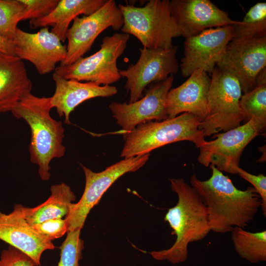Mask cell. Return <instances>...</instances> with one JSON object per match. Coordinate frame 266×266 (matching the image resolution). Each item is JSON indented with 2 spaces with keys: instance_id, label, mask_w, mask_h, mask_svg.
I'll use <instances>...</instances> for the list:
<instances>
[{
  "instance_id": "cell-1",
  "label": "cell",
  "mask_w": 266,
  "mask_h": 266,
  "mask_svg": "<svg viewBox=\"0 0 266 266\" xmlns=\"http://www.w3.org/2000/svg\"><path fill=\"white\" fill-rule=\"evenodd\" d=\"M209 166L212 174L208 179L200 180L194 174L190 183L206 208L211 231L224 233L235 227L244 229L261 207V197L253 187L238 189L222 171Z\"/></svg>"
},
{
  "instance_id": "cell-2",
  "label": "cell",
  "mask_w": 266,
  "mask_h": 266,
  "mask_svg": "<svg viewBox=\"0 0 266 266\" xmlns=\"http://www.w3.org/2000/svg\"><path fill=\"white\" fill-rule=\"evenodd\" d=\"M52 108L51 97H39L30 92L11 112L17 119L24 120L30 127V160L38 166V173L43 181L50 179L52 160L62 158L66 152L63 124L51 117Z\"/></svg>"
},
{
  "instance_id": "cell-3",
  "label": "cell",
  "mask_w": 266,
  "mask_h": 266,
  "mask_svg": "<svg viewBox=\"0 0 266 266\" xmlns=\"http://www.w3.org/2000/svg\"><path fill=\"white\" fill-rule=\"evenodd\" d=\"M169 181L178 201L168 210L164 220L169 224L176 240L169 248L150 254L157 260H167L174 265L186 261L189 244L203 239L211 230L206 208L194 189L182 178Z\"/></svg>"
},
{
  "instance_id": "cell-4",
  "label": "cell",
  "mask_w": 266,
  "mask_h": 266,
  "mask_svg": "<svg viewBox=\"0 0 266 266\" xmlns=\"http://www.w3.org/2000/svg\"><path fill=\"white\" fill-rule=\"evenodd\" d=\"M200 122L193 114L183 113L171 119L149 121L137 125L124 134L125 143L121 157L129 158L141 156L164 145L189 141L200 148L205 141Z\"/></svg>"
},
{
  "instance_id": "cell-5",
  "label": "cell",
  "mask_w": 266,
  "mask_h": 266,
  "mask_svg": "<svg viewBox=\"0 0 266 266\" xmlns=\"http://www.w3.org/2000/svg\"><path fill=\"white\" fill-rule=\"evenodd\" d=\"M118 5L124 19L122 32L135 36L143 48L169 49L173 38L181 36L169 0H150L141 7Z\"/></svg>"
},
{
  "instance_id": "cell-6",
  "label": "cell",
  "mask_w": 266,
  "mask_h": 266,
  "mask_svg": "<svg viewBox=\"0 0 266 266\" xmlns=\"http://www.w3.org/2000/svg\"><path fill=\"white\" fill-rule=\"evenodd\" d=\"M211 73L207 96L208 113L199 125L204 137L234 129L243 121L239 105L242 89L238 79L218 67Z\"/></svg>"
},
{
  "instance_id": "cell-7",
  "label": "cell",
  "mask_w": 266,
  "mask_h": 266,
  "mask_svg": "<svg viewBox=\"0 0 266 266\" xmlns=\"http://www.w3.org/2000/svg\"><path fill=\"white\" fill-rule=\"evenodd\" d=\"M130 36L115 33L102 40L100 49L87 57H81L67 66H59L55 72L66 79L110 85L121 78L117 61L125 51Z\"/></svg>"
},
{
  "instance_id": "cell-8",
  "label": "cell",
  "mask_w": 266,
  "mask_h": 266,
  "mask_svg": "<svg viewBox=\"0 0 266 266\" xmlns=\"http://www.w3.org/2000/svg\"><path fill=\"white\" fill-rule=\"evenodd\" d=\"M150 154L125 158L95 172L81 164L85 177L83 195L76 203H72L65 217L67 232L81 230L91 210L99 202L101 197L110 186L124 174L136 171L148 161Z\"/></svg>"
},
{
  "instance_id": "cell-9",
  "label": "cell",
  "mask_w": 266,
  "mask_h": 266,
  "mask_svg": "<svg viewBox=\"0 0 266 266\" xmlns=\"http://www.w3.org/2000/svg\"><path fill=\"white\" fill-rule=\"evenodd\" d=\"M264 131L253 120L214 135L215 139L199 148L198 162L206 167L214 165L221 171L237 174L241 154L246 146Z\"/></svg>"
},
{
  "instance_id": "cell-10",
  "label": "cell",
  "mask_w": 266,
  "mask_h": 266,
  "mask_svg": "<svg viewBox=\"0 0 266 266\" xmlns=\"http://www.w3.org/2000/svg\"><path fill=\"white\" fill-rule=\"evenodd\" d=\"M124 24L122 13L114 0L105 3L93 13L77 17L66 33V56L60 66L72 64L88 52L98 35L111 27L121 30Z\"/></svg>"
},
{
  "instance_id": "cell-11",
  "label": "cell",
  "mask_w": 266,
  "mask_h": 266,
  "mask_svg": "<svg viewBox=\"0 0 266 266\" xmlns=\"http://www.w3.org/2000/svg\"><path fill=\"white\" fill-rule=\"evenodd\" d=\"M178 49L177 46L169 49L140 48L137 62L125 69L119 70L121 77L127 79L125 88L130 93L129 103L139 100L150 84L161 82L177 73Z\"/></svg>"
},
{
  "instance_id": "cell-12",
  "label": "cell",
  "mask_w": 266,
  "mask_h": 266,
  "mask_svg": "<svg viewBox=\"0 0 266 266\" xmlns=\"http://www.w3.org/2000/svg\"><path fill=\"white\" fill-rule=\"evenodd\" d=\"M234 36L233 26L229 25L208 29L185 38L180 65L183 76L189 77L199 69L211 73Z\"/></svg>"
},
{
  "instance_id": "cell-13",
  "label": "cell",
  "mask_w": 266,
  "mask_h": 266,
  "mask_svg": "<svg viewBox=\"0 0 266 266\" xmlns=\"http://www.w3.org/2000/svg\"><path fill=\"white\" fill-rule=\"evenodd\" d=\"M217 65L238 79L242 92H250L256 86L257 75L266 67V36L232 40Z\"/></svg>"
},
{
  "instance_id": "cell-14",
  "label": "cell",
  "mask_w": 266,
  "mask_h": 266,
  "mask_svg": "<svg viewBox=\"0 0 266 266\" xmlns=\"http://www.w3.org/2000/svg\"><path fill=\"white\" fill-rule=\"evenodd\" d=\"M173 80V75H170L165 80L152 85L143 97L133 102L113 101L109 104L113 117L122 128L123 134L141 123L167 119L166 98Z\"/></svg>"
},
{
  "instance_id": "cell-15",
  "label": "cell",
  "mask_w": 266,
  "mask_h": 266,
  "mask_svg": "<svg viewBox=\"0 0 266 266\" xmlns=\"http://www.w3.org/2000/svg\"><path fill=\"white\" fill-rule=\"evenodd\" d=\"M15 56L31 62L41 75L56 69L58 63L66 56V46L60 38L44 27L35 33H30L17 28L12 39Z\"/></svg>"
},
{
  "instance_id": "cell-16",
  "label": "cell",
  "mask_w": 266,
  "mask_h": 266,
  "mask_svg": "<svg viewBox=\"0 0 266 266\" xmlns=\"http://www.w3.org/2000/svg\"><path fill=\"white\" fill-rule=\"evenodd\" d=\"M170 4L180 35L185 38L208 29L233 25L237 22L209 0H172Z\"/></svg>"
},
{
  "instance_id": "cell-17",
  "label": "cell",
  "mask_w": 266,
  "mask_h": 266,
  "mask_svg": "<svg viewBox=\"0 0 266 266\" xmlns=\"http://www.w3.org/2000/svg\"><path fill=\"white\" fill-rule=\"evenodd\" d=\"M24 208L22 204H16L8 214L0 211V240L23 252L39 266L43 252L56 247L27 222Z\"/></svg>"
},
{
  "instance_id": "cell-18",
  "label": "cell",
  "mask_w": 266,
  "mask_h": 266,
  "mask_svg": "<svg viewBox=\"0 0 266 266\" xmlns=\"http://www.w3.org/2000/svg\"><path fill=\"white\" fill-rule=\"evenodd\" d=\"M210 83L208 73L199 69L178 87L170 89L166 98V109L167 118L180 113H190L201 122L208 113L207 94Z\"/></svg>"
},
{
  "instance_id": "cell-19",
  "label": "cell",
  "mask_w": 266,
  "mask_h": 266,
  "mask_svg": "<svg viewBox=\"0 0 266 266\" xmlns=\"http://www.w3.org/2000/svg\"><path fill=\"white\" fill-rule=\"evenodd\" d=\"M52 78L56 87L51 97V105L60 117H65V123L67 125L71 124V112L83 102L98 97H111L118 92L117 88L113 86L66 79L55 72L53 73Z\"/></svg>"
},
{
  "instance_id": "cell-20",
  "label": "cell",
  "mask_w": 266,
  "mask_h": 266,
  "mask_svg": "<svg viewBox=\"0 0 266 266\" xmlns=\"http://www.w3.org/2000/svg\"><path fill=\"white\" fill-rule=\"evenodd\" d=\"M32 89V82L23 61L0 52V114L11 112Z\"/></svg>"
},
{
  "instance_id": "cell-21",
  "label": "cell",
  "mask_w": 266,
  "mask_h": 266,
  "mask_svg": "<svg viewBox=\"0 0 266 266\" xmlns=\"http://www.w3.org/2000/svg\"><path fill=\"white\" fill-rule=\"evenodd\" d=\"M107 0H59L54 9L48 15L30 21L33 29L52 26L51 32L62 42L66 39V33L70 22L78 15H89L97 11Z\"/></svg>"
},
{
  "instance_id": "cell-22",
  "label": "cell",
  "mask_w": 266,
  "mask_h": 266,
  "mask_svg": "<svg viewBox=\"0 0 266 266\" xmlns=\"http://www.w3.org/2000/svg\"><path fill=\"white\" fill-rule=\"evenodd\" d=\"M51 195L44 202L36 207L24 208L27 222L34 225L44 221L63 218L68 214L76 197L70 187L63 182L50 187Z\"/></svg>"
},
{
  "instance_id": "cell-23",
  "label": "cell",
  "mask_w": 266,
  "mask_h": 266,
  "mask_svg": "<svg viewBox=\"0 0 266 266\" xmlns=\"http://www.w3.org/2000/svg\"><path fill=\"white\" fill-rule=\"evenodd\" d=\"M235 250L243 259L252 263L266 261V231L250 232L239 227L231 231Z\"/></svg>"
},
{
  "instance_id": "cell-24",
  "label": "cell",
  "mask_w": 266,
  "mask_h": 266,
  "mask_svg": "<svg viewBox=\"0 0 266 266\" xmlns=\"http://www.w3.org/2000/svg\"><path fill=\"white\" fill-rule=\"evenodd\" d=\"M234 36L239 40L266 36V3L259 2L251 7L243 20L233 25Z\"/></svg>"
},
{
  "instance_id": "cell-25",
  "label": "cell",
  "mask_w": 266,
  "mask_h": 266,
  "mask_svg": "<svg viewBox=\"0 0 266 266\" xmlns=\"http://www.w3.org/2000/svg\"><path fill=\"white\" fill-rule=\"evenodd\" d=\"M239 105L245 123L254 120L264 131L266 126V84L256 86L242 95Z\"/></svg>"
},
{
  "instance_id": "cell-26",
  "label": "cell",
  "mask_w": 266,
  "mask_h": 266,
  "mask_svg": "<svg viewBox=\"0 0 266 266\" xmlns=\"http://www.w3.org/2000/svg\"><path fill=\"white\" fill-rule=\"evenodd\" d=\"M25 6L20 0H0V35L12 41Z\"/></svg>"
},
{
  "instance_id": "cell-27",
  "label": "cell",
  "mask_w": 266,
  "mask_h": 266,
  "mask_svg": "<svg viewBox=\"0 0 266 266\" xmlns=\"http://www.w3.org/2000/svg\"><path fill=\"white\" fill-rule=\"evenodd\" d=\"M80 229L67 232L66 239L59 247L60 259L58 266H80L84 241L80 237Z\"/></svg>"
},
{
  "instance_id": "cell-28",
  "label": "cell",
  "mask_w": 266,
  "mask_h": 266,
  "mask_svg": "<svg viewBox=\"0 0 266 266\" xmlns=\"http://www.w3.org/2000/svg\"><path fill=\"white\" fill-rule=\"evenodd\" d=\"M25 6L21 21L34 20L49 14L56 7L59 0H20Z\"/></svg>"
},
{
  "instance_id": "cell-29",
  "label": "cell",
  "mask_w": 266,
  "mask_h": 266,
  "mask_svg": "<svg viewBox=\"0 0 266 266\" xmlns=\"http://www.w3.org/2000/svg\"><path fill=\"white\" fill-rule=\"evenodd\" d=\"M40 235L52 241L62 237L67 232L66 222L63 218H55L31 225Z\"/></svg>"
},
{
  "instance_id": "cell-30",
  "label": "cell",
  "mask_w": 266,
  "mask_h": 266,
  "mask_svg": "<svg viewBox=\"0 0 266 266\" xmlns=\"http://www.w3.org/2000/svg\"><path fill=\"white\" fill-rule=\"evenodd\" d=\"M0 266H37L26 254L9 245L3 250L0 256Z\"/></svg>"
},
{
  "instance_id": "cell-31",
  "label": "cell",
  "mask_w": 266,
  "mask_h": 266,
  "mask_svg": "<svg viewBox=\"0 0 266 266\" xmlns=\"http://www.w3.org/2000/svg\"><path fill=\"white\" fill-rule=\"evenodd\" d=\"M240 176L249 182L253 185L261 197L262 200L261 208L263 215L266 216V176L263 174L254 175L251 174L240 167L238 168V173Z\"/></svg>"
},
{
  "instance_id": "cell-32",
  "label": "cell",
  "mask_w": 266,
  "mask_h": 266,
  "mask_svg": "<svg viewBox=\"0 0 266 266\" xmlns=\"http://www.w3.org/2000/svg\"><path fill=\"white\" fill-rule=\"evenodd\" d=\"M0 52L7 55L15 56L12 40L0 35Z\"/></svg>"
},
{
  "instance_id": "cell-33",
  "label": "cell",
  "mask_w": 266,
  "mask_h": 266,
  "mask_svg": "<svg viewBox=\"0 0 266 266\" xmlns=\"http://www.w3.org/2000/svg\"><path fill=\"white\" fill-rule=\"evenodd\" d=\"M256 86L266 84V67L258 73L256 77Z\"/></svg>"
}]
</instances>
